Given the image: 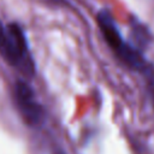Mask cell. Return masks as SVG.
<instances>
[{"mask_svg":"<svg viewBox=\"0 0 154 154\" xmlns=\"http://www.w3.org/2000/svg\"><path fill=\"white\" fill-rule=\"evenodd\" d=\"M0 54L13 65L29 61L28 45L23 30L17 24L0 25Z\"/></svg>","mask_w":154,"mask_h":154,"instance_id":"1","label":"cell"},{"mask_svg":"<svg viewBox=\"0 0 154 154\" xmlns=\"http://www.w3.org/2000/svg\"><path fill=\"white\" fill-rule=\"evenodd\" d=\"M14 101L17 108L28 125H38L43 120V109L35 99L30 85L25 82H17L14 85Z\"/></svg>","mask_w":154,"mask_h":154,"instance_id":"2","label":"cell"},{"mask_svg":"<svg viewBox=\"0 0 154 154\" xmlns=\"http://www.w3.org/2000/svg\"><path fill=\"white\" fill-rule=\"evenodd\" d=\"M96 22L106 43L114 51L124 41V38L111 11L108 8H101L96 14Z\"/></svg>","mask_w":154,"mask_h":154,"instance_id":"3","label":"cell"},{"mask_svg":"<svg viewBox=\"0 0 154 154\" xmlns=\"http://www.w3.org/2000/svg\"><path fill=\"white\" fill-rule=\"evenodd\" d=\"M130 26H131L132 38L136 42V45L140 46L141 48L147 47L153 41V35H152L150 30L148 29V26L144 23L140 22L136 17H132Z\"/></svg>","mask_w":154,"mask_h":154,"instance_id":"4","label":"cell"}]
</instances>
